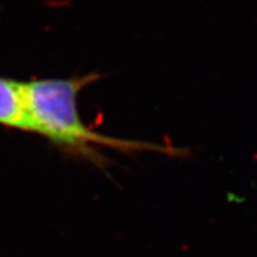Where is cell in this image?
Segmentation results:
<instances>
[{"label":"cell","mask_w":257,"mask_h":257,"mask_svg":"<svg viewBox=\"0 0 257 257\" xmlns=\"http://www.w3.org/2000/svg\"><path fill=\"white\" fill-rule=\"evenodd\" d=\"M0 125L33 133L28 83L0 76Z\"/></svg>","instance_id":"7a4b0ae2"},{"label":"cell","mask_w":257,"mask_h":257,"mask_svg":"<svg viewBox=\"0 0 257 257\" xmlns=\"http://www.w3.org/2000/svg\"><path fill=\"white\" fill-rule=\"evenodd\" d=\"M100 78L88 74L70 79H41L28 83V100L31 108L33 133L48 138L61 150L85 156L98 162L100 155L95 146H106L119 151H160L168 150L162 146L138 141L117 139L98 134L85 125L78 112L79 92Z\"/></svg>","instance_id":"6da1fadb"}]
</instances>
